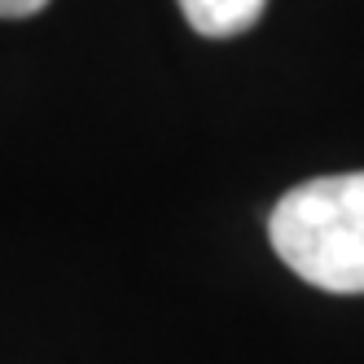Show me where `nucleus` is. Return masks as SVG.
I'll return each mask as SVG.
<instances>
[{"mask_svg": "<svg viewBox=\"0 0 364 364\" xmlns=\"http://www.w3.org/2000/svg\"><path fill=\"white\" fill-rule=\"evenodd\" d=\"M277 259L325 294H364V171L311 176L268 215Z\"/></svg>", "mask_w": 364, "mask_h": 364, "instance_id": "f257e3e1", "label": "nucleus"}, {"mask_svg": "<svg viewBox=\"0 0 364 364\" xmlns=\"http://www.w3.org/2000/svg\"><path fill=\"white\" fill-rule=\"evenodd\" d=\"M264 5L268 0H180V14L198 36L228 40V36L250 31L264 18Z\"/></svg>", "mask_w": 364, "mask_h": 364, "instance_id": "f03ea898", "label": "nucleus"}, {"mask_svg": "<svg viewBox=\"0 0 364 364\" xmlns=\"http://www.w3.org/2000/svg\"><path fill=\"white\" fill-rule=\"evenodd\" d=\"M48 5V0H0V18H31Z\"/></svg>", "mask_w": 364, "mask_h": 364, "instance_id": "7ed1b4c3", "label": "nucleus"}]
</instances>
